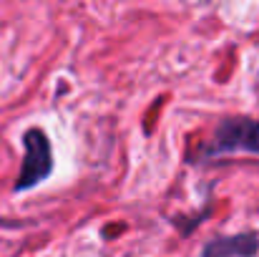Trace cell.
<instances>
[{"label":"cell","instance_id":"6da1fadb","mask_svg":"<svg viewBox=\"0 0 259 257\" xmlns=\"http://www.w3.org/2000/svg\"><path fill=\"white\" fill-rule=\"evenodd\" d=\"M232 154H254L259 157V121L249 116H229L222 119L211 134V139L191 157V162H206Z\"/></svg>","mask_w":259,"mask_h":257},{"label":"cell","instance_id":"7a4b0ae2","mask_svg":"<svg viewBox=\"0 0 259 257\" xmlns=\"http://www.w3.org/2000/svg\"><path fill=\"white\" fill-rule=\"evenodd\" d=\"M23 146H25V157H23V164L18 171V179L13 184L15 192H28V189L38 187L53 171V146L43 129L30 126L23 134Z\"/></svg>","mask_w":259,"mask_h":257},{"label":"cell","instance_id":"3957f363","mask_svg":"<svg viewBox=\"0 0 259 257\" xmlns=\"http://www.w3.org/2000/svg\"><path fill=\"white\" fill-rule=\"evenodd\" d=\"M259 235L257 232H239L229 237H214L204 245L201 257H257Z\"/></svg>","mask_w":259,"mask_h":257}]
</instances>
